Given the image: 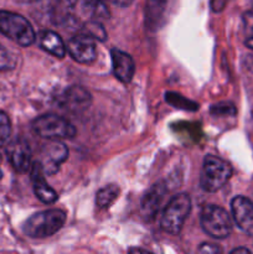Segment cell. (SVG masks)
Returning a JSON list of instances; mask_svg holds the SVG:
<instances>
[{
    "mask_svg": "<svg viewBox=\"0 0 253 254\" xmlns=\"http://www.w3.org/2000/svg\"><path fill=\"white\" fill-rule=\"evenodd\" d=\"M0 34L22 47L30 46L36 40V34L29 20L7 10H0Z\"/></svg>",
    "mask_w": 253,
    "mask_h": 254,
    "instance_id": "7a4b0ae2",
    "label": "cell"
},
{
    "mask_svg": "<svg viewBox=\"0 0 253 254\" xmlns=\"http://www.w3.org/2000/svg\"><path fill=\"white\" fill-rule=\"evenodd\" d=\"M10 136H11V122L6 113L0 111V146L6 145Z\"/></svg>",
    "mask_w": 253,
    "mask_h": 254,
    "instance_id": "e0dca14e",
    "label": "cell"
},
{
    "mask_svg": "<svg viewBox=\"0 0 253 254\" xmlns=\"http://www.w3.org/2000/svg\"><path fill=\"white\" fill-rule=\"evenodd\" d=\"M6 155L14 170L17 173H26L31 166V149L22 139H16L9 144Z\"/></svg>",
    "mask_w": 253,
    "mask_h": 254,
    "instance_id": "30bf717a",
    "label": "cell"
},
{
    "mask_svg": "<svg viewBox=\"0 0 253 254\" xmlns=\"http://www.w3.org/2000/svg\"><path fill=\"white\" fill-rule=\"evenodd\" d=\"M32 130L40 138L47 140L71 139L76 135V128L71 122L57 114H44L32 122Z\"/></svg>",
    "mask_w": 253,
    "mask_h": 254,
    "instance_id": "277c9868",
    "label": "cell"
},
{
    "mask_svg": "<svg viewBox=\"0 0 253 254\" xmlns=\"http://www.w3.org/2000/svg\"><path fill=\"white\" fill-rule=\"evenodd\" d=\"M67 52L78 64H92L97 57L96 41L88 35L78 34L68 41Z\"/></svg>",
    "mask_w": 253,
    "mask_h": 254,
    "instance_id": "52a82bcc",
    "label": "cell"
},
{
    "mask_svg": "<svg viewBox=\"0 0 253 254\" xmlns=\"http://www.w3.org/2000/svg\"><path fill=\"white\" fill-rule=\"evenodd\" d=\"M63 101L66 107H68L69 109L78 111V109H86L91 104L92 97L87 89L74 86L67 89Z\"/></svg>",
    "mask_w": 253,
    "mask_h": 254,
    "instance_id": "9a60e30c",
    "label": "cell"
},
{
    "mask_svg": "<svg viewBox=\"0 0 253 254\" xmlns=\"http://www.w3.org/2000/svg\"><path fill=\"white\" fill-rule=\"evenodd\" d=\"M37 41H39V46L44 51L52 55V56L59 57V59H63L66 56V45H64L61 36L59 34H56L55 31H51V30H42L37 35Z\"/></svg>",
    "mask_w": 253,
    "mask_h": 254,
    "instance_id": "5bb4252c",
    "label": "cell"
},
{
    "mask_svg": "<svg viewBox=\"0 0 253 254\" xmlns=\"http://www.w3.org/2000/svg\"><path fill=\"white\" fill-rule=\"evenodd\" d=\"M232 176V166L227 161L213 155L203 160L200 174V186L206 192H216L222 189Z\"/></svg>",
    "mask_w": 253,
    "mask_h": 254,
    "instance_id": "3957f363",
    "label": "cell"
},
{
    "mask_svg": "<svg viewBox=\"0 0 253 254\" xmlns=\"http://www.w3.org/2000/svg\"><path fill=\"white\" fill-rule=\"evenodd\" d=\"M111 57L114 76L123 83H129L135 72V64L130 55L118 49H113L111 51Z\"/></svg>",
    "mask_w": 253,
    "mask_h": 254,
    "instance_id": "4fadbf2b",
    "label": "cell"
},
{
    "mask_svg": "<svg viewBox=\"0 0 253 254\" xmlns=\"http://www.w3.org/2000/svg\"><path fill=\"white\" fill-rule=\"evenodd\" d=\"M230 254H252V253H251L250 250H247V248L238 247V248H236V250H233Z\"/></svg>",
    "mask_w": 253,
    "mask_h": 254,
    "instance_id": "d4e9b609",
    "label": "cell"
},
{
    "mask_svg": "<svg viewBox=\"0 0 253 254\" xmlns=\"http://www.w3.org/2000/svg\"><path fill=\"white\" fill-rule=\"evenodd\" d=\"M203 232L210 237L223 240L232 232V220L225 208L216 205H206L200 215Z\"/></svg>",
    "mask_w": 253,
    "mask_h": 254,
    "instance_id": "8992f818",
    "label": "cell"
},
{
    "mask_svg": "<svg viewBox=\"0 0 253 254\" xmlns=\"http://www.w3.org/2000/svg\"><path fill=\"white\" fill-rule=\"evenodd\" d=\"M166 193V185L164 181L154 184L141 198L140 211L146 221H151L158 213L163 198Z\"/></svg>",
    "mask_w": 253,
    "mask_h": 254,
    "instance_id": "8fae6325",
    "label": "cell"
},
{
    "mask_svg": "<svg viewBox=\"0 0 253 254\" xmlns=\"http://www.w3.org/2000/svg\"><path fill=\"white\" fill-rule=\"evenodd\" d=\"M68 156V149L63 143L51 140L42 149V160L39 161L42 165L44 173L47 175L57 173L62 163H64Z\"/></svg>",
    "mask_w": 253,
    "mask_h": 254,
    "instance_id": "ba28073f",
    "label": "cell"
},
{
    "mask_svg": "<svg viewBox=\"0 0 253 254\" xmlns=\"http://www.w3.org/2000/svg\"><path fill=\"white\" fill-rule=\"evenodd\" d=\"M198 254H222V250L215 243L206 242L198 247Z\"/></svg>",
    "mask_w": 253,
    "mask_h": 254,
    "instance_id": "44dd1931",
    "label": "cell"
},
{
    "mask_svg": "<svg viewBox=\"0 0 253 254\" xmlns=\"http://www.w3.org/2000/svg\"><path fill=\"white\" fill-rule=\"evenodd\" d=\"M84 27H86V32H84V34L88 35L89 37H92L93 40H99V41H106V30L102 26L101 22H98L97 20L88 21Z\"/></svg>",
    "mask_w": 253,
    "mask_h": 254,
    "instance_id": "ac0fdd59",
    "label": "cell"
},
{
    "mask_svg": "<svg viewBox=\"0 0 253 254\" xmlns=\"http://www.w3.org/2000/svg\"><path fill=\"white\" fill-rule=\"evenodd\" d=\"M191 211V198L188 193H178L168 202L164 208L163 216L160 220V226L163 231L170 235L180 233L186 218Z\"/></svg>",
    "mask_w": 253,
    "mask_h": 254,
    "instance_id": "5b68a950",
    "label": "cell"
},
{
    "mask_svg": "<svg viewBox=\"0 0 253 254\" xmlns=\"http://www.w3.org/2000/svg\"><path fill=\"white\" fill-rule=\"evenodd\" d=\"M83 6H86L87 11L89 14L93 15L94 17L99 19V17H108L109 16V11L108 7L103 4V2H96V1H88V2H83Z\"/></svg>",
    "mask_w": 253,
    "mask_h": 254,
    "instance_id": "d6986e66",
    "label": "cell"
},
{
    "mask_svg": "<svg viewBox=\"0 0 253 254\" xmlns=\"http://www.w3.org/2000/svg\"><path fill=\"white\" fill-rule=\"evenodd\" d=\"M226 2L225 1H218V2H211V6L213 7V11H221L222 7L225 6Z\"/></svg>",
    "mask_w": 253,
    "mask_h": 254,
    "instance_id": "cb8c5ba5",
    "label": "cell"
},
{
    "mask_svg": "<svg viewBox=\"0 0 253 254\" xmlns=\"http://www.w3.org/2000/svg\"><path fill=\"white\" fill-rule=\"evenodd\" d=\"M0 163H1V155H0ZM2 178V171L0 170V179Z\"/></svg>",
    "mask_w": 253,
    "mask_h": 254,
    "instance_id": "4316f807",
    "label": "cell"
},
{
    "mask_svg": "<svg viewBox=\"0 0 253 254\" xmlns=\"http://www.w3.org/2000/svg\"><path fill=\"white\" fill-rule=\"evenodd\" d=\"M16 66L14 57L0 45V71H11Z\"/></svg>",
    "mask_w": 253,
    "mask_h": 254,
    "instance_id": "ffe728a7",
    "label": "cell"
},
{
    "mask_svg": "<svg viewBox=\"0 0 253 254\" xmlns=\"http://www.w3.org/2000/svg\"><path fill=\"white\" fill-rule=\"evenodd\" d=\"M31 181L32 186H34V192L36 195V197L41 201L42 203H46V205H50V203L56 202V200L59 198V195H57L56 191L46 183L45 180V173L44 169H42V165L36 161L34 163L31 169Z\"/></svg>",
    "mask_w": 253,
    "mask_h": 254,
    "instance_id": "7c38bea8",
    "label": "cell"
},
{
    "mask_svg": "<svg viewBox=\"0 0 253 254\" xmlns=\"http://www.w3.org/2000/svg\"><path fill=\"white\" fill-rule=\"evenodd\" d=\"M66 212L59 208L41 211L32 215L22 226V231L31 238H47L63 227Z\"/></svg>",
    "mask_w": 253,
    "mask_h": 254,
    "instance_id": "6da1fadb",
    "label": "cell"
},
{
    "mask_svg": "<svg viewBox=\"0 0 253 254\" xmlns=\"http://www.w3.org/2000/svg\"><path fill=\"white\" fill-rule=\"evenodd\" d=\"M128 254H153L151 252H149V251H145L143 250V248H136V247H133L129 250Z\"/></svg>",
    "mask_w": 253,
    "mask_h": 254,
    "instance_id": "603a6c76",
    "label": "cell"
},
{
    "mask_svg": "<svg viewBox=\"0 0 253 254\" xmlns=\"http://www.w3.org/2000/svg\"><path fill=\"white\" fill-rule=\"evenodd\" d=\"M243 21H245L246 27L253 29V11H247L243 14Z\"/></svg>",
    "mask_w": 253,
    "mask_h": 254,
    "instance_id": "7402d4cb",
    "label": "cell"
},
{
    "mask_svg": "<svg viewBox=\"0 0 253 254\" xmlns=\"http://www.w3.org/2000/svg\"><path fill=\"white\" fill-rule=\"evenodd\" d=\"M246 46H247L248 49L253 50V36L250 37V39L246 40Z\"/></svg>",
    "mask_w": 253,
    "mask_h": 254,
    "instance_id": "484cf974",
    "label": "cell"
},
{
    "mask_svg": "<svg viewBox=\"0 0 253 254\" xmlns=\"http://www.w3.org/2000/svg\"><path fill=\"white\" fill-rule=\"evenodd\" d=\"M236 225L247 235L253 236V202L243 196H236L231 202Z\"/></svg>",
    "mask_w": 253,
    "mask_h": 254,
    "instance_id": "9c48e42d",
    "label": "cell"
},
{
    "mask_svg": "<svg viewBox=\"0 0 253 254\" xmlns=\"http://www.w3.org/2000/svg\"><path fill=\"white\" fill-rule=\"evenodd\" d=\"M119 193H121L119 186L109 184V185L99 189L98 192L96 193V205L99 208H108L118 198Z\"/></svg>",
    "mask_w": 253,
    "mask_h": 254,
    "instance_id": "2e32d148",
    "label": "cell"
}]
</instances>
